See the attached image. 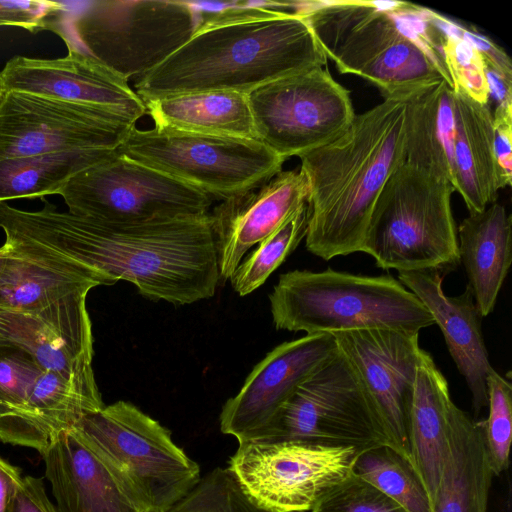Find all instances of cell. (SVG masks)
Wrapping results in <instances>:
<instances>
[{
  "label": "cell",
  "instance_id": "obj_12",
  "mask_svg": "<svg viewBox=\"0 0 512 512\" xmlns=\"http://www.w3.org/2000/svg\"><path fill=\"white\" fill-rule=\"evenodd\" d=\"M59 195L70 213L110 223L202 215L213 202L200 189L117 151L72 177Z\"/></svg>",
  "mask_w": 512,
  "mask_h": 512
},
{
  "label": "cell",
  "instance_id": "obj_25",
  "mask_svg": "<svg viewBox=\"0 0 512 512\" xmlns=\"http://www.w3.org/2000/svg\"><path fill=\"white\" fill-rule=\"evenodd\" d=\"M449 385L432 355L420 348L409 415L411 462L432 505L442 473L451 409Z\"/></svg>",
  "mask_w": 512,
  "mask_h": 512
},
{
  "label": "cell",
  "instance_id": "obj_31",
  "mask_svg": "<svg viewBox=\"0 0 512 512\" xmlns=\"http://www.w3.org/2000/svg\"><path fill=\"white\" fill-rule=\"evenodd\" d=\"M431 18L442 33V58L452 82L472 100L488 105L491 95L482 55L456 31L455 22L431 10Z\"/></svg>",
  "mask_w": 512,
  "mask_h": 512
},
{
  "label": "cell",
  "instance_id": "obj_16",
  "mask_svg": "<svg viewBox=\"0 0 512 512\" xmlns=\"http://www.w3.org/2000/svg\"><path fill=\"white\" fill-rule=\"evenodd\" d=\"M0 89L103 109L134 123L147 114L128 80L71 47L62 58L12 57L0 71Z\"/></svg>",
  "mask_w": 512,
  "mask_h": 512
},
{
  "label": "cell",
  "instance_id": "obj_4",
  "mask_svg": "<svg viewBox=\"0 0 512 512\" xmlns=\"http://www.w3.org/2000/svg\"><path fill=\"white\" fill-rule=\"evenodd\" d=\"M269 301L277 329L307 335L373 328L419 334L435 324L417 296L389 274L293 270L280 275Z\"/></svg>",
  "mask_w": 512,
  "mask_h": 512
},
{
  "label": "cell",
  "instance_id": "obj_23",
  "mask_svg": "<svg viewBox=\"0 0 512 512\" xmlns=\"http://www.w3.org/2000/svg\"><path fill=\"white\" fill-rule=\"evenodd\" d=\"M7 245L0 268V307L36 312L71 295L116 283L97 270Z\"/></svg>",
  "mask_w": 512,
  "mask_h": 512
},
{
  "label": "cell",
  "instance_id": "obj_9",
  "mask_svg": "<svg viewBox=\"0 0 512 512\" xmlns=\"http://www.w3.org/2000/svg\"><path fill=\"white\" fill-rule=\"evenodd\" d=\"M117 152L223 201L260 188L286 161L257 139L156 127L135 126Z\"/></svg>",
  "mask_w": 512,
  "mask_h": 512
},
{
  "label": "cell",
  "instance_id": "obj_15",
  "mask_svg": "<svg viewBox=\"0 0 512 512\" xmlns=\"http://www.w3.org/2000/svg\"><path fill=\"white\" fill-rule=\"evenodd\" d=\"M333 335L375 409L386 446L412 464L409 415L419 334L373 328Z\"/></svg>",
  "mask_w": 512,
  "mask_h": 512
},
{
  "label": "cell",
  "instance_id": "obj_20",
  "mask_svg": "<svg viewBox=\"0 0 512 512\" xmlns=\"http://www.w3.org/2000/svg\"><path fill=\"white\" fill-rule=\"evenodd\" d=\"M307 196L304 174L289 170L217 206L211 216L220 279L228 280L248 250L279 229Z\"/></svg>",
  "mask_w": 512,
  "mask_h": 512
},
{
  "label": "cell",
  "instance_id": "obj_17",
  "mask_svg": "<svg viewBox=\"0 0 512 512\" xmlns=\"http://www.w3.org/2000/svg\"><path fill=\"white\" fill-rule=\"evenodd\" d=\"M338 352L333 334H310L284 342L250 372L220 413L221 432L238 443L254 439L297 387Z\"/></svg>",
  "mask_w": 512,
  "mask_h": 512
},
{
  "label": "cell",
  "instance_id": "obj_32",
  "mask_svg": "<svg viewBox=\"0 0 512 512\" xmlns=\"http://www.w3.org/2000/svg\"><path fill=\"white\" fill-rule=\"evenodd\" d=\"M44 370L25 351L0 345V440L9 443L17 414Z\"/></svg>",
  "mask_w": 512,
  "mask_h": 512
},
{
  "label": "cell",
  "instance_id": "obj_14",
  "mask_svg": "<svg viewBox=\"0 0 512 512\" xmlns=\"http://www.w3.org/2000/svg\"><path fill=\"white\" fill-rule=\"evenodd\" d=\"M135 124L103 109L3 92L0 160L75 150L117 151Z\"/></svg>",
  "mask_w": 512,
  "mask_h": 512
},
{
  "label": "cell",
  "instance_id": "obj_8",
  "mask_svg": "<svg viewBox=\"0 0 512 512\" xmlns=\"http://www.w3.org/2000/svg\"><path fill=\"white\" fill-rule=\"evenodd\" d=\"M74 429L150 512H168L199 481L200 467L157 420L126 401L104 405Z\"/></svg>",
  "mask_w": 512,
  "mask_h": 512
},
{
  "label": "cell",
  "instance_id": "obj_3",
  "mask_svg": "<svg viewBox=\"0 0 512 512\" xmlns=\"http://www.w3.org/2000/svg\"><path fill=\"white\" fill-rule=\"evenodd\" d=\"M407 99H384L330 142L299 156L308 184L307 250L330 260L362 252L375 203L403 161Z\"/></svg>",
  "mask_w": 512,
  "mask_h": 512
},
{
  "label": "cell",
  "instance_id": "obj_26",
  "mask_svg": "<svg viewBox=\"0 0 512 512\" xmlns=\"http://www.w3.org/2000/svg\"><path fill=\"white\" fill-rule=\"evenodd\" d=\"M511 224L505 206L494 202L457 229L459 259L481 317L494 310L511 265Z\"/></svg>",
  "mask_w": 512,
  "mask_h": 512
},
{
  "label": "cell",
  "instance_id": "obj_27",
  "mask_svg": "<svg viewBox=\"0 0 512 512\" xmlns=\"http://www.w3.org/2000/svg\"><path fill=\"white\" fill-rule=\"evenodd\" d=\"M155 127L258 139L248 94L208 91L144 101Z\"/></svg>",
  "mask_w": 512,
  "mask_h": 512
},
{
  "label": "cell",
  "instance_id": "obj_24",
  "mask_svg": "<svg viewBox=\"0 0 512 512\" xmlns=\"http://www.w3.org/2000/svg\"><path fill=\"white\" fill-rule=\"evenodd\" d=\"M493 475L483 420L470 418L454 404L442 473L430 512H486Z\"/></svg>",
  "mask_w": 512,
  "mask_h": 512
},
{
  "label": "cell",
  "instance_id": "obj_10",
  "mask_svg": "<svg viewBox=\"0 0 512 512\" xmlns=\"http://www.w3.org/2000/svg\"><path fill=\"white\" fill-rule=\"evenodd\" d=\"M250 441L352 446L360 451L386 445L375 409L339 350L297 387Z\"/></svg>",
  "mask_w": 512,
  "mask_h": 512
},
{
  "label": "cell",
  "instance_id": "obj_19",
  "mask_svg": "<svg viewBox=\"0 0 512 512\" xmlns=\"http://www.w3.org/2000/svg\"><path fill=\"white\" fill-rule=\"evenodd\" d=\"M41 455L58 512H150L74 428L57 434Z\"/></svg>",
  "mask_w": 512,
  "mask_h": 512
},
{
  "label": "cell",
  "instance_id": "obj_13",
  "mask_svg": "<svg viewBox=\"0 0 512 512\" xmlns=\"http://www.w3.org/2000/svg\"><path fill=\"white\" fill-rule=\"evenodd\" d=\"M248 99L258 139L284 159L330 142L356 116L350 92L326 66L268 83Z\"/></svg>",
  "mask_w": 512,
  "mask_h": 512
},
{
  "label": "cell",
  "instance_id": "obj_21",
  "mask_svg": "<svg viewBox=\"0 0 512 512\" xmlns=\"http://www.w3.org/2000/svg\"><path fill=\"white\" fill-rule=\"evenodd\" d=\"M438 269L398 272V280L424 304L443 333L448 351L471 393L474 416L488 405L486 380L493 369L481 331V315L467 285L445 295Z\"/></svg>",
  "mask_w": 512,
  "mask_h": 512
},
{
  "label": "cell",
  "instance_id": "obj_22",
  "mask_svg": "<svg viewBox=\"0 0 512 512\" xmlns=\"http://www.w3.org/2000/svg\"><path fill=\"white\" fill-rule=\"evenodd\" d=\"M453 89L454 148L452 184L469 213L496 202L505 188L494 152L493 113L458 89Z\"/></svg>",
  "mask_w": 512,
  "mask_h": 512
},
{
  "label": "cell",
  "instance_id": "obj_18",
  "mask_svg": "<svg viewBox=\"0 0 512 512\" xmlns=\"http://www.w3.org/2000/svg\"><path fill=\"white\" fill-rule=\"evenodd\" d=\"M88 293H78L36 312L0 307V345L28 353L44 371L67 378L94 375Z\"/></svg>",
  "mask_w": 512,
  "mask_h": 512
},
{
  "label": "cell",
  "instance_id": "obj_7",
  "mask_svg": "<svg viewBox=\"0 0 512 512\" xmlns=\"http://www.w3.org/2000/svg\"><path fill=\"white\" fill-rule=\"evenodd\" d=\"M403 3L318 1L304 15L324 55L340 73L368 80L384 99H407L444 79L390 14Z\"/></svg>",
  "mask_w": 512,
  "mask_h": 512
},
{
  "label": "cell",
  "instance_id": "obj_28",
  "mask_svg": "<svg viewBox=\"0 0 512 512\" xmlns=\"http://www.w3.org/2000/svg\"><path fill=\"white\" fill-rule=\"evenodd\" d=\"M115 152L75 150L0 160V203L59 195L72 177Z\"/></svg>",
  "mask_w": 512,
  "mask_h": 512
},
{
  "label": "cell",
  "instance_id": "obj_2",
  "mask_svg": "<svg viewBox=\"0 0 512 512\" xmlns=\"http://www.w3.org/2000/svg\"><path fill=\"white\" fill-rule=\"evenodd\" d=\"M196 27L179 48L137 78L143 100L208 91L249 94L327 58L304 14L288 2H190Z\"/></svg>",
  "mask_w": 512,
  "mask_h": 512
},
{
  "label": "cell",
  "instance_id": "obj_40",
  "mask_svg": "<svg viewBox=\"0 0 512 512\" xmlns=\"http://www.w3.org/2000/svg\"><path fill=\"white\" fill-rule=\"evenodd\" d=\"M22 478L18 467L0 457V512H10Z\"/></svg>",
  "mask_w": 512,
  "mask_h": 512
},
{
  "label": "cell",
  "instance_id": "obj_42",
  "mask_svg": "<svg viewBox=\"0 0 512 512\" xmlns=\"http://www.w3.org/2000/svg\"><path fill=\"white\" fill-rule=\"evenodd\" d=\"M3 91L0 89V99L2 97Z\"/></svg>",
  "mask_w": 512,
  "mask_h": 512
},
{
  "label": "cell",
  "instance_id": "obj_33",
  "mask_svg": "<svg viewBox=\"0 0 512 512\" xmlns=\"http://www.w3.org/2000/svg\"><path fill=\"white\" fill-rule=\"evenodd\" d=\"M489 415L483 420V436L488 459L494 475L504 472L509 465L512 437V384L510 378L494 368L486 380Z\"/></svg>",
  "mask_w": 512,
  "mask_h": 512
},
{
  "label": "cell",
  "instance_id": "obj_41",
  "mask_svg": "<svg viewBox=\"0 0 512 512\" xmlns=\"http://www.w3.org/2000/svg\"><path fill=\"white\" fill-rule=\"evenodd\" d=\"M8 251V245L6 243H4L1 247H0V268L3 264V261H4V258H5V255Z\"/></svg>",
  "mask_w": 512,
  "mask_h": 512
},
{
  "label": "cell",
  "instance_id": "obj_30",
  "mask_svg": "<svg viewBox=\"0 0 512 512\" xmlns=\"http://www.w3.org/2000/svg\"><path fill=\"white\" fill-rule=\"evenodd\" d=\"M308 219L306 202L279 229L244 256L229 278L239 296H246L262 286L296 249L306 236Z\"/></svg>",
  "mask_w": 512,
  "mask_h": 512
},
{
  "label": "cell",
  "instance_id": "obj_11",
  "mask_svg": "<svg viewBox=\"0 0 512 512\" xmlns=\"http://www.w3.org/2000/svg\"><path fill=\"white\" fill-rule=\"evenodd\" d=\"M361 451L305 442L238 443L229 470L267 512H310L353 472Z\"/></svg>",
  "mask_w": 512,
  "mask_h": 512
},
{
  "label": "cell",
  "instance_id": "obj_1",
  "mask_svg": "<svg viewBox=\"0 0 512 512\" xmlns=\"http://www.w3.org/2000/svg\"><path fill=\"white\" fill-rule=\"evenodd\" d=\"M0 203V229L12 248L102 272L154 301L186 305L211 298L220 281L211 213L144 222H102Z\"/></svg>",
  "mask_w": 512,
  "mask_h": 512
},
{
  "label": "cell",
  "instance_id": "obj_6",
  "mask_svg": "<svg viewBox=\"0 0 512 512\" xmlns=\"http://www.w3.org/2000/svg\"><path fill=\"white\" fill-rule=\"evenodd\" d=\"M453 192L447 176L403 158L375 203L362 252L385 270H454L460 259Z\"/></svg>",
  "mask_w": 512,
  "mask_h": 512
},
{
  "label": "cell",
  "instance_id": "obj_34",
  "mask_svg": "<svg viewBox=\"0 0 512 512\" xmlns=\"http://www.w3.org/2000/svg\"><path fill=\"white\" fill-rule=\"evenodd\" d=\"M168 512H267L243 492L229 468L217 467L201 477L196 485Z\"/></svg>",
  "mask_w": 512,
  "mask_h": 512
},
{
  "label": "cell",
  "instance_id": "obj_35",
  "mask_svg": "<svg viewBox=\"0 0 512 512\" xmlns=\"http://www.w3.org/2000/svg\"><path fill=\"white\" fill-rule=\"evenodd\" d=\"M310 512H408L354 472Z\"/></svg>",
  "mask_w": 512,
  "mask_h": 512
},
{
  "label": "cell",
  "instance_id": "obj_39",
  "mask_svg": "<svg viewBox=\"0 0 512 512\" xmlns=\"http://www.w3.org/2000/svg\"><path fill=\"white\" fill-rule=\"evenodd\" d=\"M10 512H58L47 496L42 479L25 476L15 494Z\"/></svg>",
  "mask_w": 512,
  "mask_h": 512
},
{
  "label": "cell",
  "instance_id": "obj_36",
  "mask_svg": "<svg viewBox=\"0 0 512 512\" xmlns=\"http://www.w3.org/2000/svg\"><path fill=\"white\" fill-rule=\"evenodd\" d=\"M58 5L59 1L0 0V26L20 27L30 33L43 31L47 17Z\"/></svg>",
  "mask_w": 512,
  "mask_h": 512
},
{
  "label": "cell",
  "instance_id": "obj_37",
  "mask_svg": "<svg viewBox=\"0 0 512 512\" xmlns=\"http://www.w3.org/2000/svg\"><path fill=\"white\" fill-rule=\"evenodd\" d=\"M494 152L505 187L512 182V103L498 104L493 113Z\"/></svg>",
  "mask_w": 512,
  "mask_h": 512
},
{
  "label": "cell",
  "instance_id": "obj_29",
  "mask_svg": "<svg viewBox=\"0 0 512 512\" xmlns=\"http://www.w3.org/2000/svg\"><path fill=\"white\" fill-rule=\"evenodd\" d=\"M353 472L408 512H430L428 494L412 464L386 445L359 453Z\"/></svg>",
  "mask_w": 512,
  "mask_h": 512
},
{
  "label": "cell",
  "instance_id": "obj_5",
  "mask_svg": "<svg viewBox=\"0 0 512 512\" xmlns=\"http://www.w3.org/2000/svg\"><path fill=\"white\" fill-rule=\"evenodd\" d=\"M197 20L190 1H59L44 30L128 80L185 43Z\"/></svg>",
  "mask_w": 512,
  "mask_h": 512
},
{
  "label": "cell",
  "instance_id": "obj_38",
  "mask_svg": "<svg viewBox=\"0 0 512 512\" xmlns=\"http://www.w3.org/2000/svg\"><path fill=\"white\" fill-rule=\"evenodd\" d=\"M457 33L473 44L482 55L486 73L512 84V64L506 52L482 34L455 23Z\"/></svg>",
  "mask_w": 512,
  "mask_h": 512
}]
</instances>
